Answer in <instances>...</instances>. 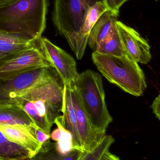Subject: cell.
Here are the masks:
<instances>
[{
	"mask_svg": "<svg viewBox=\"0 0 160 160\" xmlns=\"http://www.w3.org/2000/svg\"><path fill=\"white\" fill-rule=\"evenodd\" d=\"M59 78L54 75L15 100L20 103L35 125L49 134L64 105V84H62V81Z\"/></svg>",
	"mask_w": 160,
	"mask_h": 160,
	"instance_id": "cell-1",
	"label": "cell"
},
{
	"mask_svg": "<svg viewBox=\"0 0 160 160\" xmlns=\"http://www.w3.org/2000/svg\"><path fill=\"white\" fill-rule=\"evenodd\" d=\"M47 0H19L0 9V30L37 41L46 27Z\"/></svg>",
	"mask_w": 160,
	"mask_h": 160,
	"instance_id": "cell-2",
	"label": "cell"
},
{
	"mask_svg": "<svg viewBox=\"0 0 160 160\" xmlns=\"http://www.w3.org/2000/svg\"><path fill=\"white\" fill-rule=\"evenodd\" d=\"M93 62L98 70L112 83L135 97L143 95L146 89L145 76L138 63L127 55L118 57L94 52Z\"/></svg>",
	"mask_w": 160,
	"mask_h": 160,
	"instance_id": "cell-3",
	"label": "cell"
},
{
	"mask_svg": "<svg viewBox=\"0 0 160 160\" xmlns=\"http://www.w3.org/2000/svg\"><path fill=\"white\" fill-rule=\"evenodd\" d=\"M74 86L90 123L97 131L106 135L113 119L106 106L101 76L92 70H85L79 74Z\"/></svg>",
	"mask_w": 160,
	"mask_h": 160,
	"instance_id": "cell-4",
	"label": "cell"
},
{
	"mask_svg": "<svg viewBox=\"0 0 160 160\" xmlns=\"http://www.w3.org/2000/svg\"><path fill=\"white\" fill-rule=\"evenodd\" d=\"M102 0H55L53 22L65 37L74 53L78 36L91 8Z\"/></svg>",
	"mask_w": 160,
	"mask_h": 160,
	"instance_id": "cell-5",
	"label": "cell"
},
{
	"mask_svg": "<svg viewBox=\"0 0 160 160\" xmlns=\"http://www.w3.org/2000/svg\"><path fill=\"white\" fill-rule=\"evenodd\" d=\"M50 68H39L8 81L0 80V102L15 101L28 90L34 88L56 75Z\"/></svg>",
	"mask_w": 160,
	"mask_h": 160,
	"instance_id": "cell-6",
	"label": "cell"
},
{
	"mask_svg": "<svg viewBox=\"0 0 160 160\" xmlns=\"http://www.w3.org/2000/svg\"><path fill=\"white\" fill-rule=\"evenodd\" d=\"M44 67H52L38 44V47L36 45L0 62V80L8 81L21 74Z\"/></svg>",
	"mask_w": 160,
	"mask_h": 160,
	"instance_id": "cell-7",
	"label": "cell"
},
{
	"mask_svg": "<svg viewBox=\"0 0 160 160\" xmlns=\"http://www.w3.org/2000/svg\"><path fill=\"white\" fill-rule=\"evenodd\" d=\"M38 46L61 78L64 85L72 86L78 76L74 58L46 38L38 40Z\"/></svg>",
	"mask_w": 160,
	"mask_h": 160,
	"instance_id": "cell-8",
	"label": "cell"
},
{
	"mask_svg": "<svg viewBox=\"0 0 160 160\" xmlns=\"http://www.w3.org/2000/svg\"><path fill=\"white\" fill-rule=\"evenodd\" d=\"M117 26L126 55L137 63L147 64L152 55L148 41L133 28L118 21Z\"/></svg>",
	"mask_w": 160,
	"mask_h": 160,
	"instance_id": "cell-9",
	"label": "cell"
},
{
	"mask_svg": "<svg viewBox=\"0 0 160 160\" xmlns=\"http://www.w3.org/2000/svg\"><path fill=\"white\" fill-rule=\"evenodd\" d=\"M72 103L77 117L82 152L88 151L105 136L97 131L89 121L75 86L71 87Z\"/></svg>",
	"mask_w": 160,
	"mask_h": 160,
	"instance_id": "cell-10",
	"label": "cell"
},
{
	"mask_svg": "<svg viewBox=\"0 0 160 160\" xmlns=\"http://www.w3.org/2000/svg\"><path fill=\"white\" fill-rule=\"evenodd\" d=\"M38 127L0 124V131L12 142L19 145L34 155L41 147L35 136Z\"/></svg>",
	"mask_w": 160,
	"mask_h": 160,
	"instance_id": "cell-11",
	"label": "cell"
},
{
	"mask_svg": "<svg viewBox=\"0 0 160 160\" xmlns=\"http://www.w3.org/2000/svg\"><path fill=\"white\" fill-rule=\"evenodd\" d=\"M64 105L62 115H60L56 118L72 134L73 149L82 152L76 112L72 103L71 86L64 85Z\"/></svg>",
	"mask_w": 160,
	"mask_h": 160,
	"instance_id": "cell-12",
	"label": "cell"
},
{
	"mask_svg": "<svg viewBox=\"0 0 160 160\" xmlns=\"http://www.w3.org/2000/svg\"><path fill=\"white\" fill-rule=\"evenodd\" d=\"M118 15L107 10L99 18L90 32L88 42L93 51H97L100 44L109 37L116 27Z\"/></svg>",
	"mask_w": 160,
	"mask_h": 160,
	"instance_id": "cell-13",
	"label": "cell"
},
{
	"mask_svg": "<svg viewBox=\"0 0 160 160\" xmlns=\"http://www.w3.org/2000/svg\"><path fill=\"white\" fill-rule=\"evenodd\" d=\"M107 10L102 2H98L89 9L78 36L77 49L75 53L78 60H81L83 56L88 42V37L93 26L101 16Z\"/></svg>",
	"mask_w": 160,
	"mask_h": 160,
	"instance_id": "cell-14",
	"label": "cell"
},
{
	"mask_svg": "<svg viewBox=\"0 0 160 160\" xmlns=\"http://www.w3.org/2000/svg\"><path fill=\"white\" fill-rule=\"evenodd\" d=\"M0 124L37 126L18 101L0 103Z\"/></svg>",
	"mask_w": 160,
	"mask_h": 160,
	"instance_id": "cell-15",
	"label": "cell"
},
{
	"mask_svg": "<svg viewBox=\"0 0 160 160\" xmlns=\"http://www.w3.org/2000/svg\"><path fill=\"white\" fill-rule=\"evenodd\" d=\"M38 41H34L20 35L0 30V52L9 56L18 54L36 46Z\"/></svg>",
	"mask_w": 160,
	"mask_h": 160,
	"instance_id": "cell-16",
	"label": "cell"
},
{
	"mask_svg": "<svg viewBox=\"0 0 160 160\" xmlns=\"http://www.w3.org/2000/svg\"><path fill=\"white\" fill-rule=\"evenodd\" d=\"M81 152L76 149L63 152L57 142H52L49 140L32 157V160H77Z\"/></svg>",
	"mask_w": 160,
	"mask_h": 160,
	"instance_id": "cell-17",
	"label": "cell"
},
{
	"mask_svg": "<svg viewBox=\"0 0 160 160\" xmlns=\"http://www.w3.org/2000/svg\"><path fill=\"white\" fill-rule=\"evenodd\" d=\"M33 156L23 147L9 141L0 131V160H17Z\"/></svg>",
	"mask_w": 160,
	"mask_h": 160,
	"instance_id": "cell-18",
	"label": "cell"
},
{
	"mask_svg": "<svg viewBox=\"0 0 160 160\" xmlns=\"http://www.w3.org/2000/svg\"><path fill=\"white\" fill-rule=\"evenodd\" d=\"M96 52L104 55L118 57L126 55L117 26L111 35L100 44Z\"/></svg>",
	"mask_w": 160,
	"mask_h": 160,
	"instance_id": "cell-19",
	"label": "cell"
},
{
	"mask_svg": "<svg viewBox=\"0 0 160 160\" xmlns=\"http://www.w3.org/2000/svg\"><path fill=\"white\" fill-rule=\"evenodd\" d=\"M114 142V138L112 136L106 134L102 140L90 150L80 152L77 160H100Z\"/></svg>",
	"mask_w": 160,
	"mask_h": 160,
	"instance_id": "cell-20",
	"label": "cell"
},
{
	"mask_svg": "<svg viewBox=\"0 0 160 160\" xmlns=\"http://www.w3.org/2000/svg\"><path fill=\"white\" fill-rule=\"evenodd\" d=\"M54 123L57 125V128L51 133V138L57 142L63 152H68L74 149L72 134L70 132L65 128L57 118H55Z\"/></svg>",
	"mask_w": 160,
	"mask_h": 160,
	"instance_id": "cell-21",
	"label": "cell"
},
{
	"mask_svg": "<svg viewBox=\"0 0 160 160\" xmlns=\"http://www.w3.org/2000/svg\"><path fill=\"white\" fill-rule=\"evenodd\" d=\"M35 136L38 142L42 146L46 141L50 140L51 138V134L45 133L42 130L38 128L36 129L35 132Z\"/></svg>",
	"mask_w": 160,
	"mask_h": 160,
	"instance_id": "cell-22",
	"label": "cell"
},
{
	"mask_svg": "<svg viewBox=\"0 0 160 160\" xmlns=\"http://www.w3.org/2000/svg\"><path fill=\"white\" fill-rule=\"evenodd\" d=\"M151 108L153 113L160 121V93L153 102Z\"/></svg>",
	"mask_w": 160,
	"mask_h": 160,
	"instance_id": "cell-23",
	"label": "cell"
},
{
	"mask_svg": "<svg viewBox=\"0 0 160 160\" xmlns=\"http://www.w3.org/2000/svg\"><path fill=\"white\" fill-rule=\"evenodd\" d=\"M107 9L118 15L119 10L116 5L114 0H102Z\"/></svg>",
	"mask_w": 160,
	"mask_h": 160,
	"instance_id": "cell-24",
	"label": "cell"
},
{
	"mask_svg": "<svg viewBox=\"0 0 160 160\" xmlns=\"http://www.w3.org/2000/svg\"><path fill=\"white\" fill-rule=\"evenodd\" d=\"M100 160H120L119 157L112 154L108 150L104 153Z\"/></svg>",
	"mask_w": 160,
	"mask_h": 160,
	"instance_id": "cell-25",
	"label": "cell"
},
{
	"mask_svg": "<svg viewBox=\"0 0 160 160\" xmlns=\"http://www.w3.org/2000/svg\"><path fill=\"white\" fill-rule=\"evenodd\" d=\"M19 0H0V9L7 7Z\"/></svg>",
	"mask_w": 160,
	"mask_h": 160,
	"instance_id": "cell-26",
	"label": "cell"
},
{
	"mask_svg": "<svg viewBox=\"0 0 160 160\" xmlns=\"http://www.w3.org/2000/svg\"><path fill=\"white\" fill-rule=\"evenodd\" d=\"M114 1L118 9H119L122 6V5L128 0H114Z\"/></svg>",
	"mask_w": 160,
	"mask_h": 160,
	"instance_id": "cell-27",
	"label": "cell"
},
{
	"mask_svg": "<svg viewBox=\"0 0 160 160\" xmlns=\"http://www.w3.org/2000/svg\"><path fill=\"white\" fill-rule=\"evenodd\" d=\"M12 56H9L8 54H5V53H2V52H0V62L4 60L5 59H7L8 57H11Z\"/></svg>",
	"mask_w": 160,
	"mask_h": 160,
	"instance_id": "cell-28",
	"label": "cell"
},
{
	"mask_svg": "<svg viewBox=\"0 0 160 160\" xmlns=\"http://www.w3.org/2000/svg\"><path fill=\"white\" fill-rule=\"evenodd\" d=\"M17 160H32V157H26V158H22L19 159Z\"/></svg>",
	"mask_w": 160,
	"mask_h": 160,
	"instance_id": "cell-29",
	"label": "cell"
},
{
	"mask_svg": "<svg viewBox=\"0 0 160 160\" xmlns=\"http://www.w3.org/2000/svg\"><path fill=\"white\" fill-rule=\"evenodd\" d=\"M0 103H1V102H0Z\"/></svg>",
	"mask_w": 160,
	"mask_h": 160,
	"instance_id": "cell-30",
	"label": "cell"
}]
</instances>
